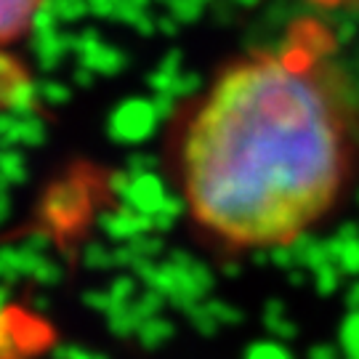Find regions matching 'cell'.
<instances>
[{
  "label": "cell",
  "mask_w": 359,
  "mask_h": 359,
  "mask_svg": "<svg viewBox=\"0 0 359 359\" xmlns=\"http://www.w3.org/2000/svg\"><path fill=\"white\" fill-rule=\"evenodd\" d=\"M354 165V102L320 19L231 59L187 117L179 147L192 221L240 253L304 240L344 200Z\"/></svg>",
  "instance_id": "cell-1"
},
{
  "label": "cell",
  "mask_w": 359,
  "mask_h": 359,
  "mask_svg": "<svg viewBox=\"0 0 359 359\" xmlns=\"http://www.w3.org/2000/svg\"><path fill=\"white\" fill-rule=\"evenodd\" d=\"M43 0H0V46L25 35Z\"/></svg>",
  "instance_id": "cell-2"
},
{
  "label": "cell",
  "mask_w": 359,
  "mask_h": 359,
  "mask_svg": "<svg viewBox=\"0 0 359 359\" xmlns=\"http://www.w3.org/2000/svg\"><path fill=\"white\" fill-rule=\"evenodd\" d=\"M309 3L317 6V8H344V6L357 3V0H309Z\"/></svg>",
  "instance_id": "cell-3"
}]
</instances>
